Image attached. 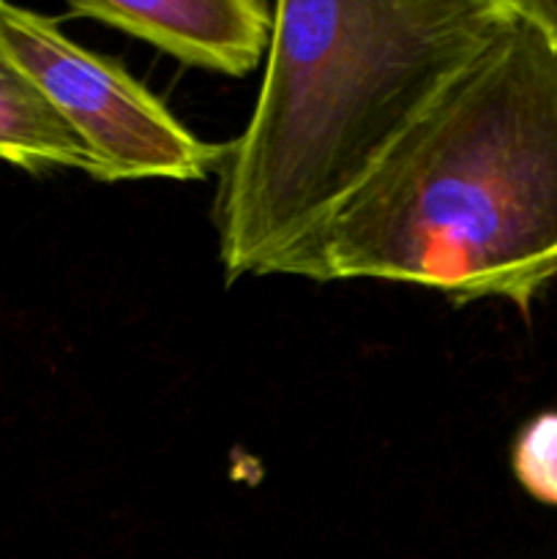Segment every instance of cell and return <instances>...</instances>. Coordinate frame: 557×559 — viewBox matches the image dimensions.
<instances>
[{"label":"cell","instance_id":"cell-1","mask_svg":"<svg viewBox=\"0 0 557 559\" xmlns=\"http://www.w3.org/2000/svg\"><path fill=\"white\" fill-rule=\"evenodd\" d=\"M268 276L393 282L528 314L557 278V52L506 0L366 183Z\"/></svg>","mask_w":557,"mask_h":559},{"label":"cell","instance_id":"cell-2","mask_svg":"<svg viewBox=\"0 0 557 559\" xmlns=\"http://www.w3.org/2000/svg\"><path fill=\"white\" fill-rule=\"evenodd\" d=\"M506 0H282L249 126L218 167L227 282L331 218L446 82L500 31Z\"/></svg>","mask_w":557,"mask_h":559},{"label":"cell","instance_id":"cell-3","mask_svg":"<svg viewBox=\"0 0 557 559\" xmlns=\"http://www.w3.org/2000/svg\"><path fill=\"white\" fill-rule=\"evenodd\" d=\"M0 38L96 158L98 180H202L227 145L191 134L123 66L66 36L49 16L0 3Z\"/></svg>","mask_w":557,"mask_h":559},{"label":"cell","instance_id":"cell-4","mask_svg":"<svg viewBox=\"0 0 557 559\" xmlns=\"http://www.w3.org/2000/svg\"><path fill=\"white\" fill-rule=\"evenodd\" d=\"M71 14L227 76L254 71L273 36V5L262 0H71Z\"/></svg>","mask_w":557,"mask_h":559},{"label":"cell","instance_id":"cell-5","mask_svg":"<svg viewBox=\"0 0 557 559\" xmlns=\"http://www.w3.org/2000/svg\"><path fill=\"white\" fill-rule=\"evenodd\" d=\"M0 158L27 169L69 167L96 178V158L0 38Z\"/></svg>","mask_w":557,"mask_h":559},{"label":"cell","instance_id":"cell-6","mask_svg":"<svg viewBox=\"0 0 557 559\" xmlns=\"http://www.w3.org/2000/svg\"><path fill=\"white\" fill-rule=\"evenodd\" d=\"M511 469L533 500L557 508V409L535 415L519 431Z\"/></svg>","mask_w":557,"mask_h":559},{"label":"cell","instance_id":"cell-7","mask_svg":"<svg viewBox=\"0 0 557 559\" xmlns=\"http://www.w3.org/2000/svg\"><path fill=\"white\" fill-rule=\"evenodd\" d=\"M508 5L524 22H530L557 52V0H508Z\"/></svg>","mask_w":557,"mask_h":559}]
</instances>
